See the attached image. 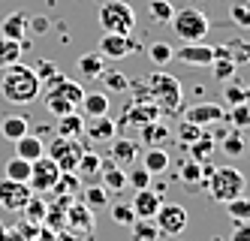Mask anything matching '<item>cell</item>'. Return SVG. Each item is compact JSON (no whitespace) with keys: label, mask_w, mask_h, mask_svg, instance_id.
<instances>
[{"label":"cell","mask_w":250,"mask_h":241,"mask_svg":"<svg viewBox=\"0 0 250 241\" xmlns=\"http://www.w3.org/2000/svg\"><path fill=\"white\" fill-rule=\"evenodd\" d=\"M0 94H3V100L12 103V106H27L42 94V82L37 79L33 66L19 61V64L6 66L3 79H0Z\"/></svg>","instance_id":"cell-1"},{"label":"cell","mask_w":250,"mask_h":241,"mask_svg":"<svg viewBox=\"0 0 250 241\" xmlns=\"http://www.w3.org/2000/svg\"><path fill=\"white\" fill-rule=\"evenodd\" d=\"M79 193H82L84 205L91 208V211H97V208H105V205H109V196H112L109 190L103 187V184H91V187H82Z\"/></svg>","instance_id":"cell-28"},{"label":"cell","mask_w":250,"mask_h":241,"mask_svg":"<svg viewBox=\"0 0 250 241\" xmlns=\"http://www.w3.org/2000/svg\"><path fill=\"white\" fill-rule=\"evenodd\" d=\"M112 220H115L118 226H130L133 220H136L133 205H127V202H118V205H112Z\"/></svg>","instance_id":"cell-47"},{"label":"cell","mask_w":250,"mask_h":241,"mask_svg":"<svg viewBox=\"0 0 250 241\" xmlns=\"http://www.w3.org/2000/svg\"><path fill=\"white\" fill-rule=\"evenodd\" d=\"M45 154V145H42V139H37V136H30V133H24L21 139H15V157H24V160H37V157H42Z\"/></svg>","instance_id":"cell-23"},{"label":"cell","mask_w":250,"mask_h":241,"mask_svg":"<svg viewBox=\"0 0 250 241\" xmlns=\"http://www.w3.org/2000/svg\"><path fill=\"white\" fill-rule=\"evenodd\" d=\"M148 97L160 109V115H175L181 109V82L169 72H154L148 82Z\"/></svg>","instance_id":"cell-3"},{"label":"cell","mask_w":250,"mask_h":241,"mask_svg":"<svg viewBox=\"0 0 250 241\" xmlns=\"http://www.w3.org/2000/svg\"><path fill=\"white\" fill-rule=\"evenodd\" d=\"M97 79L105 85V90H115V94H124V90H130V79L124 76V72H118V69H103Z\"/></svg>","instance_id":"cell-31"},{"label":"cell","mask_w":250,"mask_h":241,"mask_svg":"<svg viewBox=\"0 0 250 241\" xmlns=\"http://www.w3.org/2000/svg\"><path fill=\"white\" fill-rule=\"evenodd\" d=\"M223 115H226V109L220 103H196V106H187L181 112V118L196 124V127H214V124L223 121Z\"/></svg>","instance_id":"cell-10"},{"label":"cell","mask_w":250,"mask_h":241,"mask_svg":"<svg viewBox=\"0 0 250 241\" xmlns=\"http://www.w3.org/2000/svg\"><path fill=\"white\" fill-rule=\"evenodd\" d=\"M208 66L214 69V79H217V82H226V79H232V76H235V69H238V64L232 61V58H214Z\"/></svg>","instance_id":"cell-41"},{"label":"cell","mask_w":250,"mask_h":241,"mask_svg":"<svg viewBox=\"0 0 250 241\" xmlns=\"http://www.w3.org/2000/svg\"><path fill=\"white\" fill-rule=\"evenodd\" d=\"M130 205H133L136 217H154L157 208L163 205V193L154 190V187H142V190L133 193V202H130Z\"/></svg>","instance_id":"cell-14"},{"label":"cell","mask_w":250,"mask_h":241,"mask_svg":"<svg viewBox=\"0 0 250 241\" xmlns=\"http://www.w3.org/2000/svg\"><path fill=\"white\" fill-rule=\"evenodd\" d=\"M148 15L154 18L157 24H169V18L175 15L172 0H148Z\"/></svg>","instance_id":"cell-34"},{"label":"cell","mask_w":250,"mask_h":241,"mask_svg":"<svg viewBox=\"0 0 250 241\" xmlns=\"http://www.w3.org/2000/svg\"><path fill=\"white\" fill-rule=\"evenodd\" d=\"M109 154H112V160L118 163V166H124L127 169L130 163H136V157H139V145L133 142V139H112L109 142Z\"/></svg>","instance_id":"cell-18"},{"label":"cell","mask_w":250,"mask_h":241,"mask_svg":"<svg viewBox=\"0 0 250 241\" xmlns=\"http://www.w3.org/2000/svg\"><path fill=\"white\" fill-rule=\"evenodd\" d=\"M27 118L24 115H3L0 118V136H3L6 142H15V139H21L27 133Z\"/></svg>","instance_id":"cell-20"},{"label":"cell","mask_w":250,"mask_h":241,"mask_svg":"<svg viewBox=\"0 0 250 241\" xmlns=\"http://www.w3.org/2000/svg\"><path fill=\"white\" fill-rule=\"evenodd\" d=\"M226 205V211H229V217L232 220H241V223H250V196H235V199H229V202H223Z\"/></svg>","instance_id":"cell-33"},{"label":"cell","mask_w":250,"mask_h":241,"mask_svg":"<svg viewBox=\"0 0 250 241\" xmlns=\"http://www.w3.org/2000/svg\"><path fill=\"white\" fill-rule=\"evenodd\" d=\"M33 72H37V79H40V82L45 85L48 79H55L61 69H58V64H55V61H40L37 66H33Z\"/></svg>","instance_id":"cell-49"},{"label":"cell","mask_w":250,"mask_h":241,"mask_svg":"<svg viewBox=\"0 0 250 241\" xmlns=\"http://www.w3.org/2000/svg\"><path fill=\"white\" fill-rule=\"evenodd\" d=\"M82 133H84V118L76 112V109L58 118V136H66V139H82Z\"/></svg>","instance_id":"cell-22"},{"label":"cell","mask_w":250,"mask_h":241,"mask_svg":"<svg viewBox=\"0 0 250 241\" xmlns=\"http://www.w3.org/2000/svg\"><path fill=\"white\" fill-rule=\"evenodd\" d=\"M76 190H82L79 172H61V178L55 181V187H51V193H61V196H73Z\"/></svg>","instance_id":"cell-36"},{"label":"cell","mask_w":250,"mask_h":241,"mask_svg":"<svg viewBox=\"0 0 250 241\" xmlns=\"http://www.w3.org/2000/svg\"><path fill=\"white\" fill-rule=\"evenodd\" d=\"M172 58L181 61V64H190V66H208L214 61V45H208L205 40L202 43H184L181 48L172 51Z\"/></svg>","instance_id":"cell-12"},{"label":"cell","mask_w":250,"mask_h":241,"mask_svg":"<svg viewBox=\"0 0 250 241\" xmlns=\"http://www.w3.org/2000/svg\"><path fill=\"white\" fill-rule=\"evenodd\" d=\"M202 133H205V127H196V124L184 121V118H181V124H178V139H181V145H184V148H187L190 142H196Z\"/></svg>","instance_id":"cell-45"},{"label":"cell","mask_w":250,"mask_h":241,"mask_svg":"<svg viewBox=\"0 0 250 241\" xmlns=\"http://www.w3.org/2000/svg\"><path fill=\"white\" fill-rule=\"evenodd\" d=\"M100 163H103V157L97 154V151H82V157H79V166H76V172L79 175H97L100 172Z\"/></svg>","instance_id":"cell-40"},{"label":"cell","mask_w":250,"mask_h":241,"mask_svg":"<svg viewBox=\"0 0 250 241\" xmlns=\"http://www.w3.org/2000/svg\"><path fill=\"white\" fill-rule=\"evenodd\" d=\"M154 223H157L160 235H181L190 223V214H187L184 205H178V202H163L154 214Z\"/></svg>","instance_id":"cell-7"},{"label":"cell","mask_w":250,"mask_h":241,"mask_svg":"<svg viewBox=\"0 0 250 241\" xmlns=\"http://www.w3.org/2000/svg\"><path fill=\"white\" fill-rule=\"evenodd\" d=\"M79 106L84 109L87 118H94V115H109V90H91V94L84 90V97H82Z\"/></svg>","instance_id":"cell-19"},{"label":"cell","mask_w":250,"mask_h":241,"mask_svg":"<svg viewBox=\"0 0 250 241\" xmlns=\"http://www.w3.org/2000/svg\"><path fill=\"white\" fill-rule=\"evenodd\" d=\"M169 24L175 30V36L181 43H202L208 30H211V22H208V15L202 9H196V6H187V9H178L172 18H169Z\"/></svg>","instance_id":"cell-4"},{"label":"cell","mask_w":250,"mask_h":241,"mask_svg":"<svg viewBox=\"0 0 250 241\" xmlns=\"http://www.w3.org/2000/svg\"><path fill=\"white\" fill-rule=\"evenodd\" d=\"M205 187H208V196L214 202H229V199H235L247 190V178L241 169H235V166H214L211 175L202 181Z\"/></svg>","instance_id":"cell-2"},{"label":"cell","mask_w":250,"mask_h":241,"mask_svg":"<svg viewBox=\"0 0 250 241\" xmlns=\"http://www.w3.org/2000/svg\"><path fill=\"white\" fill-rule=\"evenodd\" d=\"M27 18H30V12H24V9L9 12L3 22H0V36H9V40H21L24 43V36H27Z\"/></svg>","instance_id":"cell-16"},{"label":"cell","mask_w":250,"mask_h":241,"mask_svg":"<svg viewBox=\"0 0 250 241\" xmlns=\"http://www.w3.org/2000/svg\"><path fill=\"white\" fill-rule=\"evenodd\" d=\"M142 139H145V145H160V142L169 139V130L163 121H151V124L142 127Z\"/></svg>","instance_id":"cell-38"},{"label":"cell","mask_w":250,"mask_h":241,"mask_svg":"<svg viewBox=\"0 0 250 241\" xmlns=\"http://www.w3.org/2000/svg\"><path fill=\"white\" fill-rule=\"evenodd\" d=\"M169 163H172L169 151H166V148H160V145H148L145 154H142V166H145L151 175H163L169 169Z\"/></svg>","instance_id":"cell-17"},{"label":"cell","mask_w":250,"mask_h":241,"mask_svg":"<svg viewBox=\"0 0 250 241\" xmlns=\"http://www.w3.org/2000/svg\"><path fill=\"white\" fill-rule=\"evenodd\" d=\"M61 178V166L51 160V157H37L30 163V178H27V187L33 193H51V187H55V181Z\"/></svg>","instance_id":"cell-8"},{"label":"cell","mask_w":250,"mask_h":241,"mask_svg":"<svg viewBox=\"0 0 250 241\" xmlns=\"http://www.w3.org/2000/svg\"><path fill=\"white\" fill-rule=\"evenodd\" d=\"M130 235H133V241H157L160 229L154 223V217H136L130 223Z\"/></svg>","instance_id":"cell-27"},{"label":"cell","mask_w":250,"mask_h":241,"mask_svg":"<svg viewBox=\"0 0 250 241\" xmlns=\"http://www.w3.org/2000/svg\"><path fill=\"white\" fill-rule=\"evenodd\" d=\"M69 223L79 226V229H91L94 226V211L87 205H73L69 208Z\"/></svg>","instance_id":"cell-42"},{"label":"cell","mask_w":250,"mask_h":241,"mask_svg":"<svg viewBox=\"0 0 250 241\" xmlns=\"http://www.w3.org/2000/svg\"><path fill=\"white\" fill-rule=\"evenodd\" d=\"M27 30H30V33H45V30H48V18L30 15V18H27Z\"/></svg>","instance_id":"cell-50"},{"label":"cell","mask_w":250,"mask_h":241,"mask_svg":"<svg viewBox=\"0 0 250 241\" xmlns=\"http://www.w3.org/2000/svg\"><path fill=\"white\" fill-rule=\"evenodd\" d=\"M223 100H226V106L247 103V100H250V88H247L238 76H232V79L223 82Z\"/></svg>","instance_id":"cell-24"},{"label":"cell","mask_w":250,"mask_h":241,"mask_svg":"<svg viewBox=\"0 0 250 241\" xmlns=\"http://www.w3.org/2000/svg\"><path fill=\"white\" fill-rule=\"evenodd\" d=\"M187 151H190V160H196V163H211L214 151H217V142L211 139V133H202L196 142L187 145Z\"/></svg>","instance_id":"cell-21"},{"label":"cell","mask_w":250,"mask_h":241,"mask_svg":"<svg viewBox=\"0 0 250 241\" xmlns=\"http://www.w3.org/2000/svg\"><path fill=\"white\" fill-rule=\"evenodd\" d=\"M181 178H184V184H202V163L187 160L181 166Z\"/></svg>","instance_id":"cell-48"},{"label":"cell","mask_w":250,"mask_h":241,"mask_svg":"<svg viewBox=\"0 0 250 241\" xmlns=\"http://www.w3.org/2000/svg\"><path fill=\"white\" fill-rule=\"evenodd\" d=\"M97 175L103 178V187L109 190V193H121L124 187H127V169H124V166H118L115 160L100 163V172H97Z\"/></svg>","instance_id":"cell-15"},{"label":"cell","mask_w":250,"mask_h":241,"mask_svg":"<svg viewBox=\"0 0 250 241\" xmlns=\"http://www.w3.org/2000/svg\"><path fill=\"white\" fill-rule=\"evenodd\" d=\"M24 214H27V220H30V223H40V220L48 214V208H45V202L40 199V196H30L27 202H24V208H21Z\"/></svg>","instance_id":"cell-43"},{"label":"cell","mask_w":250,"mask_h":241,"mask_svg":"<svg viewBox=\"0 0 250 241\" xmlns=\"http://www.w3.org/2000/svg\"><path fill=\"white\" fill-rule=\"evenodd\" d=\"M172 45L169 43H151V48H148V58L157 64V66H166L169 61H172Z\"/></svg>","instance_id":"cell-44"},{"label":"cell","mask_w":250,"mask_h":241,"mask_svg":"<svg viewBox=\"0 0 250 241\" xmlns=\"http://www.w3.org/2000/svg\"><path fill=\"white\" fill-rule=\"evenodd\" d=\"M82 151H84L82 139H66V136H58L51 139V145H45V157L55 160L61 166V172H76Z\"/></svg>","instance_id":"cell-6"},{"label":"cell","mask_w":250,"mask_h":241,"mask_svg":"<svg viewBox=\"0 0 250 241\" xmlns=\"http://www.w3.org/2000/svg\"><path fill=\"white\" fill-rule=\"evenodd\" d=\"M223 121H229L232 130H247V127H250V103L229 106V112L223 115Z\"/></svg>","instance_id":"cell-29"},{"label":"cell","mask_w":250,"mask_h":241,"mask_svg":"<svg viewBox=\"0 0 250 241\" xmlns=\"http://www.w3.org/2000/svg\"><path fill=\"white\" fill-rule=\"evenodd\" d=\"M33 196V190L21 181H12V178H3L0 181V205L6 211H21L24 202Z\"/></svg>","instance_id":"cell-11"},{"label":"cell","mask_w":250,"mask_h":241,"mask_svg":"<svg viewBox=\"0 0 250 241\" xmlns=\"http://www.w3.org/2000/svg\"><path fill=\"white\" fill-rule=\"evenodd\" d=\"M229 241H250V223H241V220H238V226L232 229Z\"/></svg>","instance_id":"cell-51"},{"label":"cell","mask_w":250,"mask_h":241,"mask_svg":"<svg viewBox=\"0 0 250 241\" xmlns=\"http://www.w3.org/2000/svg\"><path fill=\"white\" fill-rule=\"evenodd\" d=\"M97 48H100V54L105 61H124V58H130L133 51H139V43L130 33H105L103 30Z\"/></svg>","instance_id":"cell-9"},{"label":"cell","mask_w":250,"mask_h":241,"mask_svg":"<svg viewBox=\"0 0 250 241\" xmlns=\"http://www.w3.org/2000/svg\"><path fill=\"white\" fill-rule=\"evenodd\" d=\"M21 51H24V43L21 40H9V36H0V69H6L12 64L21 61Z\"/></svg>","instance_id":"cell-25"},{"label":"cell","mask_w":250,"mask_h":241,"mask_svg":"<svg viewBox=\"0 0 250 241\" xmlns=\"http://www.w3.org/2000/svg\"><path fill=\"white\" fill-rule=\"evenodd\" d=\"M100 27L105 33H133L136 12L127 0H103L100 6Z\"/></svg>","instance_id":"cell-5"},{"label":"cell","mask_w":250,"mask_h":241,"mask_svg":"<svg viewBox=\"0 0 250 241\" xmlns=\"http://www.w3.org/2000/svg\"><path fill=\"white\" fill-rule=\"evenodd\" d=\"M76 69L82 72L84 79H97L100 72L105 69V58H103L100 51H91V54H82V58L76 61Z\"/></svg>","instance_id":"cell-26"},{"label":"cell","mask_w":250,"mask_h":241,"mask_svg":"<svg viewBox=\"0 0 250 241\" xmlns=\"http://www.w3.org/2000/svg\"><path fill=\"white\" fill-rule=\"evenodd\" d=\"M115 133H118V124H115L109 115L84 118V133H82V136H87L91 142H97V145H109V142L115 139Z\"/></svg>","instance_id":"cell-13"},{"label":"cell","mask_w":250,"mask_h":241,"mask_svg":"<svg viewBox=\"0 0 250 241\" xmlns=\"http://www.w3.org/2000/svg\"><path fill=\"white\" fill-rule=\"evenodd\" d=\"M42 100H45V109H48L55 118H61V115H66V112H73V109H76L66 97H61L58 90H42Z\"/></svg>","instance_id":"cell-30"},{"label":"cell","mask_w":250,"mask_h":241,"mask_svg":"<svg viewBox=\"0 0 250 241\" xmlns=\"http://www.w3.org/2000/svg\"><path fill=\"white\" fill-rule=\"evenodd\" d=\"M151 172L145 169V166H127V187H133V190H142V187H151Z\"/></svg>","instance_id":"cell-37"},{"label":"cell","mask_w":250,"mask_h":241,"mask_svg":"<svg viewBox=\"0 0 250 241\" xmlns=\"http://www.w3.org/2000/svg\"><path fill=\"white\" fill-rule=\"evenodd\" d=\"M3 178H12V181L27 184V178H30V160H24V157H12V160L3 166Z\"/></svg>","instance_id":"cell-32"},{"label":"cell","mask_w":250,"mask_h":241,"mask_svg":"<svg viewBox=\"0 0 250 241\" xmlns=\"http://www.w3.org/2000/svg\"><path fill=\"white\" fill-rule=\"evenodd\" d=\"M247 88H250V85H247Z\"/></svg>","instance_id":"cell-52"},{"label":"cell","mask_w":250,"mask_h":241,"mask_svg":"<svg viewBox=\"0 0 250 241\" xmlns=\"http://www.w3.org/2000/svg\"><path fill=\"white\" fill-rule=\"evenodd\" d=\"M226 45V54L232 61H235L238 66L241 64H250V43L247 40H229V43H223Z\"/></svg>","instance_id":"cell-39"},{"label":"cell","mask_w":250,"mask_h":241,"mask_svg":"<svg viewBox=\"0 0 250 241\" xmlns=\"http://www.w3.org/2000/svg\"><path fill=\"white\" fill-rule=\"evenodd\" d=\"M229 15L238 27H244V30L250 27V3H244V0H235V3L229 6Z\"/></svg>","instance_id":"cell-46"},{"label":"cell","mask_w":250,"mask_h":241,"mask_svg":"<svg viewBox=\"0 0 250 241\" xmlns=\"http://www.w3.org/2000/svg\"><path fill=\"white\" fill-rule=\"evenodd\" d=\"M220 148H223V154H229V157H241L244 154V136H241V130H232L229 127V133L220 139Z\"/></svg>","instance_id":"cell-35"}]
</instances>
